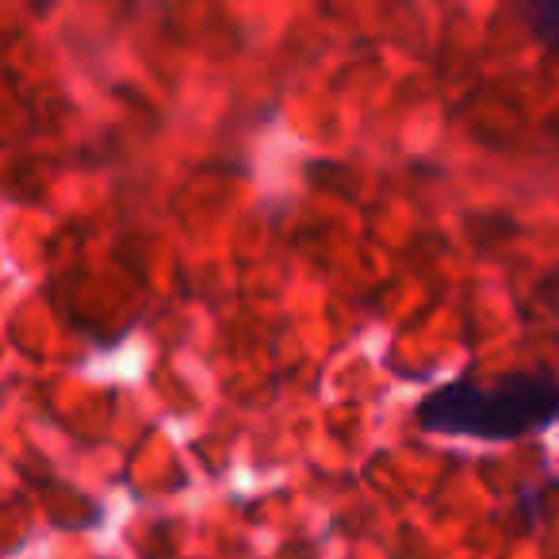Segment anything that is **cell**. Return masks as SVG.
<instances>
[{
	"mask_svg": "<svg viewBox=\"0 0 559 559\" xmlns=\"http://www.w3.org/2000/svg\"><path fill=\"white\" fill-rule=\"evenodd\" d=\"M418 421L433 433L475 441H518L559 421L556 376H506L495 388L452 380L418 403Z\"/></svg>",
	"mask_w": 559,
	"mask_h": 559,
	"instance_id": "6da1fadb",
	"label": "cell"
},
{
	"mask_svg": "<svg viewBox=\"0 0 559 559\" xmlns=\"http://www.w3.org/2000/svg\"><path fill=\"white\" fill-rule=\"evenodd\" d=\"M533 16V32L548 43L551 50H559V0H521Z\"/></svg>",
	"mask_w": 559,
	"mask_h": 559,
	"instance_id": "7a4b0ae2",
	"label": "cell"
}]
</instances>
